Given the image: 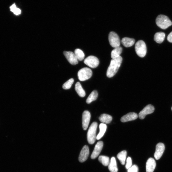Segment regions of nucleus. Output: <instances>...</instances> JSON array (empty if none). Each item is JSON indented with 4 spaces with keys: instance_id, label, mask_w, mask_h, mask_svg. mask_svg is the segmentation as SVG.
Here are the masks:
<instances>
[{
    "instance_id": "nucleus-21",
    "label": "nucleus",
    "mask_w": 172,
    "mask_h": 172,
    "mask_svg": "<svg viewBox=\"0 0 172 172\" xmlns=\"http://www.w3.org/2000/svg\"><path fill=\"white\" fill-rule=\"evenodd\" d=\"M100 131L99 134L96 136V139L99 140L104 136L107 129V126L106 124L101 123L99 126Z\"/></svg>"
},
{
    "instance_id": "nucleus-5",
    "label": "nucleus",
    "mask_w": 172,
    "mask_h": 172,
    "mask_svg": "<svg viewBox=\"0 0 172 172\" xmlns=\"http://www.w3.org/2000/svg\"><path fill=\"white\" fill-rule=\"evenodd\" d=\"M137 54L141 57H144L147 53V47L145 42L142 40L138 41L135 46Z\"/></svg>"
},
{
    "instance_id": "nucleus-2",
    "label": "nucleus",
    "mask_w": 172,
    "mask_h": 172,
    "mask_svg": "<svg viewBox=\"0 0 172 172\" xmlns=\"http://www.w3.org/2000/svg\"><path fill=\"white\" fill-rule=\"evenodd\" d=\"M156 24L161 29H165L172 25V23L169 18L164 15H159L156 18Z\"/></svg>"
},
{
    "instance_id": "nucleus-8",
    "label": "nucleus",
    "mask_w": 172,
    "mask_h": 172,
    "mask_svg": "<svg viewBox=\"0 0 172 172\" xmlns=\"http://www.w3.org/2000/svg\"><path fill=\"white\" fill-rule=\"evenodd\" d=\"M155 110L154 107L151 105H148L146 106L144 109L139 113V116L140 119H144L146 116L153 113Z\"/></svg>"
},
{
    "instance_id": "nucleus-4",
    "label": "nucleus",
    "mask_w": 172,
    "mask_h": 172,
    "mask_svg": "<svg viewBox=\"0 0 172 172\" xmlns=\"http://www.w3.org/2000/svg\"><path fill=\"white\" fill-rule=\"evenodd\" d=\"M92 72L89 68L85 67L81 69L77 74L78 79L81 81L86 80L92 77Z\"/></svg>"
},
{
    "instance_id": "nucleus-11",
    "label": "nucleus",
    "mask_w": 172,
    "mask_h": 172,
    "mask_svg": "<svg viewBox=\"0 0 172 172\" xmlns=\"http://www.w3.org/2000/svg\"><path fill=\"white\" fill-rule=\"evenodd\" d=\"M89 154V147L87 145H85L82 149L78 158V160L81 163L85 162L87 159Z\"/></svg>"
},
{
    "instance_id": "nucleus-20",
    "label": "nucleus",
    "mask_w": 172,
    "mask_h": 172,
    "mask_svg": "<svg viewBox=\"0 0 172 172\" xmlns=\"http://www.w3.org/2000/svg\"><path fill=\"white\" fill-rule=\"evenodd\" d=\"M165 34L163 32L156 33L154 36V40L157 43H161L164 40Z\"/></svg>"
},
{
    "instance_id": "nucleus-10",
    "label": "nucleus",
    "mask_w": 172,
    "mask_h": 172,
    "mask_svg": "<svg viewBox=\"0 0 172 172\" xmlns=\"http://www.w3.org/2000/svg\"><path fill=\"white\" fill-rule=\"evenodd\" d=\"M67 60L71 65H75L78 63V60L74 53L71 51H65L63 52Z\"/></svg>"
},
{
    "instance_id": "nucleus-6",
    "label": "nucleus",
    "mask_w": 172,
    "mask_h": 172,
    "mask_svg": "<svg viewBox=\"0 0 172 172\" xmlns=\"http://www.w3.org/2000/svg\"><path fill=\"white\" fill-rule=\"evenodd\" d=\"M109 40L110 45L116 48L120 46L121 41L120 38L115 32H111L109 34Z\"/></svg>"
},
{
    "instance_id": "nucleus-26",
    "label": "nucleus",
    "mask_w": 172,
    "mask_h": 172,
    "mask_svg": "<svg viewBox=\"0 0 172 172\" xmlns=\"http://www.w3.org/2000/svg\"><path fill=\"white\" fill-rule=\"evenodd\" d=\"M99 161L103 165L105 166L109 165L110 161L109 157L104 156H100L99 158Z\"/></svg>"
},
{
    "instance_id": "nucleus-32",
    "label": "nucleus",
    "mask_w": 172,
    "mask_h": 172,
    "mask_svg": "<svg viewBox=\"0 0 172 172\" xmlns=\"http://www.w3.org/2000/svg\"><path fill=\"white\" fill-rule=\"evenodd\" d=\"M17 8L16 7V4H13L10 7V10L11 12H13L14 11L16 10V9Z\"/></svg>"
},
{
    "instance_id": "nucleus-9",
    "label": "nucleus",
    "mask_w": 172,
    "mask_h": 172,
    "mask_svg": "<svg viewBox=\"0 0 172 172\" xmlns=\"http://www.w3.org/2000/svg\"><path fill=\"white\" fill-rule=\"evenodd\" d=\"M91 114L89 111H85L82 115V127L84 130H86L89 124L91 119Z\"/></svg>"
},
{
    "instance_id": "nucleus-22",
    "label": "nucleus",
    "mask_w": 172,
    "mask_h": 172,
    "mask_svg": "<svg viewBox=\"0 0 172 172\" xmlns=\"http://www.w3.org/2000/svg\"><path fill=\"white\" fill-rule=\"evenodd\" d=\"M122 51V48L121 47H118L113 50L111 53V57L112 59L119 57L120 56Z\"/></svg>"
},
{
    "instance_id": "nucleus-13",
    "label": "nucleus",
    "mask_w": 172,
    "mask_h": 172,
    "mask_svg": "<svg viewBox=\"0 0 172 172\" xmlns=\"http://www.w3.org/2000/svg\"><path fill=\"white\" fill-rule=\"evenodd\" d=\"M103 143L102 141L98 142L95 146L91 156L92 159H95L99 155L103 148Z\"/></svg>"
},
{
    "instance_id": "nucleus-31",
    "label": "nucleus",
    "mask_w": 172,
    "mask_h": 172,
    "mask_svg": "<svg viewBox=\"0 0 172 172\" xmlns=\"http://www.w3.org/2000/svg\"><path fill=\"white\" fill-rule=\"evenodd\" d=\"M167 39L168 42L172 43V31L169 34Z\"/></svg>"
},
{
    "instance_id": "nucleus-34",
    "label": "nucleus",
    "mask_w": 172,
    "mask_h": 172,
    "mask_svg": "<svg viewBox=\"0 0 172 172\" xmlns=\"http://www.w3.org/2000/svg\"></svg>"
},
{
    "instance_id": "nucleus-24",
    "label": "nucleus",
    "mask_w": 172,
    "mask_h": 172,
    "mask_svg": "<svg viewBox=\"0 0 172 172\" xmlns=\"http://www.w3.org/2000/svg\"><path fill=\"white\" fill-rule=\"evenodd\" d=\"M98 93L97 91H93L87 98L86 102L87 104H90L92 102L95 101L97 99Z\"/></svg>"
},
{
    "instance_id": "nucleus-18",
    "label": "nucleus",
    "mask_w": 172,
    "mask_h": 172,
    "mask_svg": "<svg viewBox=\"0 0 172 172\" xmlns=\"http://www.w3.org/2000/svg\"><path fill=\"white\" fill-rule=\"evenodd\" d=\"M112 119L111 116L106 114H102L99 117V120L102 123L105 124H110Z\"/></svg>"
},
{
    "instance_id": "nucleus-14",
    "label": "nucleus",
    "mask_w": 172,
    "mask_h": 172,
    "mask_svg": "<svg viewBox=\"0 0 172 172\" xmlns=\"http://www.w3.org/2000/svg\"><path fill=\"white\" fill-rule=\"evenodd\" d=\"M138 117V115L135 112H130L122 116L121 118V121L122 122H126L135 120Z\"/></svg>"
},
{
    "instance_id": "nucleus-30",
    "label": "nucleus",
    "mask_w": 172,
    "mask_h": 172,
    "mask_svg": "<svg viewBox=\"0 0 172 172\" xmlns=\"http://www.w3.org/2000/svg\"><path fill=\"white\" fill-rule=\"evenodd\" d=\"M13 13L16 15L18 16L21 13V11L20 9L17 8Z\"/></svg>"
},
{
    "instance_id": "nucleus-28",
    "label": "nucleus",
    "mask_w": 172,
    "mask_h": 172,
    "mask_svg": "<svg viewBox=\"0 0 172 172\" xmlns=\"http://www.w3.org/2000/svg\"><path fill=\"white\" fill-rule=\"evenodd\" d=\"M139 172L138 167L136 165H134L132 166L128 169H127V172Z\"/></svg>"
},
{
    "instance_id": "nucleus-3",
    "label": "nucleus",
    "mask_w": 172,
    "mask_h": 172,
    "mask_svg": "<svg viewBox=\"0 0 172 172\" xmlns=\"http://www.w3.org/2000/svg\"><path fill=\"white\" fill-rule=\"evenodd\" d=\"M98 126L96 122H93L88 130L87 134V141L90 144H94L96 139V133Z\"/></svg>"
},
{
    "instance_id": "nucleus-12",
    "label": "nucleus",
    "mask_w": 172,
    "mask_h": 172,
    "mask_svg": "<svg viewBox=\"0 0 172 172\" xmlns=\"http://www.w3.org/2000/svg\"><path fill=\"white\" fill-rule=\"evenodd\" d=\"M165 149V145L162 143H159L156 146V151L154 157L156 160L159 159L163 155Z\"/></svg>"
},
{
    "instance_id": "nucleus-1",
    "label": "nucleus",
    "mask_w": 172,
    "mask_h": 172,
    "mask_svg": "<svg viewBox=\"0 0 172 172\" xmlns=\"http://www.w3.org/2000/svg\"><path fill=\"white\" fill-rule=\"evenodd\" d=\"M122 61V58L121 56L112 59L107 71V77L110 78L115 75L120 67Z\"/></svg>"
},
{
    "instance_id": "nucleus-17",
    "label": "nucleus",
    "mask_w": 172,
    "mask_h": 172,
    "mask_svg": "<svg viewBox=\"0 0 172 172\" xmlns=\"http://www.w3.org/2000/svg\"><path fill=\"white\" fill-rule=\"evenodd\" d=\"M108 166L110 172H117L118 169L116 159L114 157H112L111 158L109 164Z\"/></svg>"
},
{
    "instance_id": "nucleus-29",
    "label": "nucleus",
    "mask_w": 172,
    "mask_h": 172,
    "mask_svg": "<svg viewBox=\"0 0 172 172\" xmlns=\"http://www.w3.org/2000/svg\"><path fill=\"white\" fill-rule=\"evenodd\" d=\"M126 162V168L127 169H128L132 166V161L130 157H129L127 158Z\"/></svg>"
},
{
    "instance_id": "nucleus-16",
    "label": "nucleus",
    "mask_w": 172,
    "mask_h": 172,
    "mask_svg": "<svg viewBox=\"0 0 172 172\" xmlns=\"http://www.w3.org/2000/svg\"><path fill=\"white\" fill-rule=\"evenodd\" d=\"M135 40L133 38L124 37L122 39L121 42L125 47H130L133 45L135 43Z\"/></svg>"
},
{
    "instance_id": "nucleus-19",
    "label": "nucleus",
    "mask_w": 172,
    "mask_h": 172,
    "mask_svg": "<svg viewBox=\"0 0 172 172\" xmlns=\"http://www.w3.org/2000/svg\"><path fill=\"white\" fill-rule=\"evenodd\" d=\"M75 90L80 97H84L86 96V92L83 89L80 83L79 82H77L76 83Z\"/></svg>"
},
{
    "instance_id": "nucleus-33",
    "label": "nucleus",
    "mask_w": 172,
    "mask_h": 172,
    "mask_svg": "<svg viewBox=\"0 0 172 172\" xmlns=\"http://www.w3.org/2000/svg\"></svg>"
},
{
    "instance_id": "nucleus-15",
    "label": "nucleus",
    "mask_w": 172,
    "mask_h": 172,
    "mask_svg": "<svg viewBox=\"0 0 172 172\" xmlns=\"http://www.w3.org/2000/svg\"><path fill=\"white\" fill-rule=\"evenodd\" d=\"M156 162L154 159L149 158L146 164V172H153L156 167Z\"/></svg>"
},
{
    "instance_id": "nucleus-25",
    "label": "nucleus",
    "mask_w": 172,
    "mask_h": 172,
    "mask_svg": "<svg viewBox=\"0 0 172 172\" xmlns=\"http://www.w3.org/2000/svg\"><path fill=\"white\" fill-rule=\"evenodd\" d=\"M74 54L78 60L82 61L84 59L85 57V54L80 49H76L75 51Z\"/></svg>"
},
{
    "instance_id": "nucleus-7",
    "label": "nucleus",
    "mask_w": 172,
    "mask_h": 172,
    "mask_svg": "<svg viewBox=\"0 0 172 172\" xmlns=\"http://www.w3.org/2000/svg\"><path fill=\"white\" fill-rule=\"evenodd\" d=\"M99 63L98 59L92 56L87 57L84 61V63L86 65L92 68L97 67L99 66Z\"/></svg>"
},
{
    "instance_id": "nucleus-27",
    "label": "nucleus",
    "mask_w": 172,
    "mask_h": 172,
    "mask_svg": "<svg viewBox=\"0 0 172 172\" xmlns=\"http://www.w3.org/2000/svg\"><path fill=\"white\" fill-rule=\"evenodd\" d=\"M74 82V80L72 78L66 82L64 83L63 86V89L65 90L70 89L73 84Z\"/></svg>"
},
{
    "instance_id": "nucleus-23",
    "label": "nucleus",
    "mask_w": 172,
    "mask_h": 172,
    "mask_svg": "<svg viewBox=\"0 0 172 172\" xmlns=\"http://www.w3.org/2000/svg\"><path fill=\"white\" fill-rule=\"evenodd\" d=\"M127 152L126 150H123L120 152L117 155V158L120 161L121 164L122 165L125 164Z\"/></svg>"
}]
</instances>
